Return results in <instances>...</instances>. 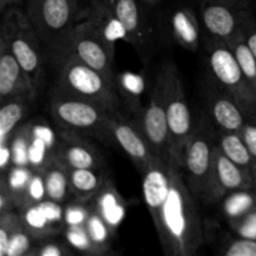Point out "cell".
Returning a JSON list of instances; mask_svg holds the SVG:
<instances>
[{
  "label": "cell",
  "instance_id": "cell-12",
  "mask_svg": "<svg viewBox=\"0 0 256 256\" xmlns=\"http://www.w3.org/2000/svg\"><path fill=\"white\" fill-rule=\"evenodd\" d=\"M215 145L208 132L196 128L188 140L182 152V169H185L189 179L190 190L198 196L205 198L210 182L214 160Z\"/></svg>",
  "mask_w": 256,
  "mask_h": 256
},
{
  "label": "cell",
  "instance_id": "cell-15",
  "mask_svg": "<svg viewBox=\"0 0 256 256\" xmlns=\"http://www.w3.org/2000/svg\"><path fill=\"white\" fill-rule=\"evenodd\" d=\"M55 158L68 170L104 169L105 165L102 152L76 132H64L56 144Z\"/></svg>",
  "mask_w": 256,
  "mask_h": 256
},
{
  "label": "cell",
  "instance_id": "cell-44",
  "mask_svg": "<svg viewBox=\"0 0 256 256\" xmlns=\"http://www.w3.org/2000/svg\"><path fill=\"white\" fill-rule=\"evenodd\" d=\"M12 166V155L10 149V142H0V169L2 174H6L8 170Z\"/></svg>",
  "mask_w": 256,
  "mask_h": 256
},
{
  "label": "cell",
  "instance_id": "cell-9",
  "mask_svg": "<svg viewBox=\"0 0 256 256\" xmlns=\"http://www.w3.org/2000/svg\"><path fill=\"white\" fill-rule=\"evenodd\" d=\"M75 58L88 66L102 72L110 82H115L114 54L105 46L102 40L82 22L72 30L66 42L59 52L50 60L54 68L65 58Z\"/></svg>",
  "mask_w": 256,
  "mask_h": 256
},
{
  "label": "cell",
  "instance_id": "cell-21",
  "mask_svg": "<svg viewBox=\"0 0 256 256\" xmlns=\"http://www.w3.org/2000/svg\"><path fill=\"white\" fill-rule=\"evenodd\" d=\"M90 202L92 209L102 218L115 234L126 216L128 205L110 178Z\"/></svg>",
  "mask_w": 256,
  "mask_h": 256
},
{
  "label": "cell",
  "instance_id": "cell-31",
  "mask_svg": "<svg viewBox=\"0 0 256 256\" xmlns=\"http://www.w3.org/2000/svg\"><path fill=\"white\" fill-rule=\"evenodd\" d=\"M228 44H229V46L234 52L245 78H246L248 82H250V85H252V89L256 92V58L254 56V54L249 49L246 42H244L240 32L234 39L230 40Z\"/></svg>",
  "mask_w": 256,
  "mask_h": 256
},
{
  "label": "cell",
  "instance_id": "cell-19",
  "mask_svg": "<svg viewBox=\"0 0 256 256\" xmlns=\"http://www.w3.org/2000/svg\"><path fill=\"white\" fill-rule=\"evenodd\" d=\"M0 96L2 102L22 96L30 100L26 76L4 42H0Z\"/></svg>",
  "mask_w": 256,
  "mask_h": 256
},
{
  "label": "cell",
  "instance_id": "cell-7",
  "mask_svg": "<svg viewBox=\"0 0 256 256\" xmlns=\"http://www.w3.org/2000/svg\"><path fill=\"white\" fill-rule=\"evenodd\" d=\"M50 112L55 124L62 132H89L100 138L112 112L86 100L54 94L50 102Z\"/></svg>",
  "mask_w": 256,
  "mask_h": 256
},
{
  "label": "cell",
  "instance_id": "cell-23",
  "mask_svg": "<svg viewBox=\"0 0 256 256\" xmlns=\"http://www.w3.org/2000/svg\"><path fill=\"white\" fill-rule=\"evenodd\" d=\"M56 144V138L49 125L45 122L30 124V168L35 172H42L54 159Z\"/></svg>",
  "mask_w": 256,
  "mask_h": 256
},
{
  "label": "cell",
  "instance_id": "cell-45",
  "mask_svg": "<svg viewBox=\"0 0 256 256\" xmlns=\"http://www.w3.org/2000/svg\"><path fill=\"white\" fill-rule=\"evenodd\" d=\"M20 0H0V8H2V12H5L6 9H9V8H12V6H16L18 4H19Z\"/></svg>",
  "mask_w": 256,
  "mask_h": 256
},
{
  "label": "cell",
  "instance_id": "cell-38",
  "mask_svg": "<svg viewBox=\"0 0 256 256\" xmlns=\"http://www.w3.org/2000/svg\"><path fill=\"white\" fill-rule=\"evenodd\" d=\"M230 228L238 238L256 240V208L239 219L230 220Z\"/></svg>",
  "mask_w": 256,
  "mask_h": 256
},
{
  "label": "cell",
  "instance_id": "cell-18",
  "mask_svg": "<svg viewBox=\"0 0 256 256\" xmlns=\"http://www.w3.org/2000/svg\"><path fill=\"white\" fill-rule=\"evenodd\" d=\"M206 108L209 115L219 129L222 132H240L246 124V114L240 105L226 94L220 90H209L206 92Z\"/></svg>",
  "mask_w": 256,
  "mask_h": 256
},
{
  "label": "cell",
  "instance_id": "cell-25",
  "mask_svg": "<svg viewBox=\"0 0 256 256\" xmlns=\"http://www.w3.org/2000/svg\"><path fill=\"white\" fill-rule=\"evenodd\" d=\"M42 174L46 188V199L62 204L69 198V194H72L69 170L54 156V159L42 170Z\"/></svg>",
  "mask_w": 256,
  "mask_h": 256
},
{
  "label": "cell",
  "instance_id": "cell-37",
  "mask_svg": "<svg viewBox=\"0 0 256 256\" xmlns=\"http://www.w3.org/2000/svg\"><path fill=\"white\" fill-rule=\"evenodd\" d=\"M34 239L35 238L25 229L12 232V236H10L9 245H8L5 256L29 255V252L34 248V245H32V240Z\"/></svg>",
  "mask_w": 256,
  "mask_h": 256
},
{
  "label": "cell",
  "instance_id": "cell-34",
  "mask_svg": "<svg viewBox=\"0 0 256 256\" xmlns=\"http://www.w3.org/2000/svg\"><path fill=\"white\" fill-rule=\"evenodd\" d=\"M65 242L74 250L90 255L105 254L88 234L85 226H65L64 230Z\"/></svg>",
  "mask_w": 256,
  "mask_h": 256
},
{
  "label": "cell",
  "instance_id": "cell-28",
  "mask_svg": "<svg viewBox=\"0 0 256 256\" xmlns=\"http://www.w3.org/2000/svg\"><path fill=\"white\" fill-rule=\"evenodd\" d=\"M256 208V192L252 189H238L230 192L222 199V214L235 220L248 214Z\"/></svg>",
  "mask_w": 256,
  "mask_h": 256
},
{
  "label": "cell",
  "instance_id": "cell-39",
  "mask_svg": "<svg viewBox=\"0 0 256 256\" xmlns=\"http://www.w3.org/2000/svg\"><path fill=\"white\" fill-rule=\"evenodd\" d=\"M72 248L66 242L46 240L40 244L34 245L28 256H66L72 252Z\"/></svg>",
  "mask_w": 256,
  "mask_h": 256
},
{
  "label": "cell",
  "instance_id": "cell-2",
  "mask_svg": "<svg viewBox=\"0 0 256 256\" xmlns=\"http://www.w3.org/2000/svg\"><path fill=\"white\" fill-rule=\"evenodd\" d=\"M90 2L82 0H29L26 15L44 48L46 62L62 50L72 30L86 19Z\"/></svg>",
  "mask_w": 256,
  "mask_h": 256
},
{
  "label": "cell",
  "instance_id": "cell-29",
  "mask_svg": "<svg viewBox=\"0 0 256 256\" xmlns=\"http://www.w3.org/2000/svg\"><path fill=\"white\" fill-rule=\"evenodd\" d=\"M28 98H14L2 102L0 110V142H6L12 139L25 114V102Z\"/></svg>",
  "mask_w": 256,
  "mask_h": 256
},
{
  "label": "cell",
  "instance_id": "cell-22",
  "mask_svg": "<svg viewBox=\"0 0 256 256\" xmlns=\"http://www.w3.org/2000/svg\"><path fill=\"white\" fill-rule=\"evenodd\" d=\"M115 88L122 105L136 119L144 112L142 96L146 89V76L144 72H115Z\"/></svg>",
  "mask_w": 256,
  "mask_h": 256
},
{
  "label": "cell",
  "instance_id": "cell-5",
  "mask_svg": "<svg viewBox=\"0 0 256 256\" xmlns=\"http://www.w3.org/2000/svg\"><path fill=\"white\" fill-rule=\"evenodd\" d=\"M208 64L218 86L240 105L246 116L256 115V92L245 78L229 44L212 40L209 45Z\"/></svg>",
  "mask_w": 256,
  "mask_h": 256
},
{
  "label": "cell",
  "instance_id": "cell-46",
  "mask_svg": "<svg viewBox=\"0 0 256 256\" xmlns=\"http://www.w3.org/2000/svg\"><path fill=\"white\" fill-rule=\"evenodd\" d=\"M140 2H142L146 8H154L155 5L159 4V2H162V0H140Z\"/></svg>",
  "mask_w": 256,
  "mask_h": 256
},
{
  "label": "cell",
  "instance_id": "cell-33",
  "mask_svg": "<svg viewBox=\"0 0 256 256\" xmlns=\"http://www.w3.org/2000/svg\"><path fill=\"white\" fill-rule=\"evenodd\" d=\"M12 155V165L30 166L29 146H30V124L19 126L9 140Z\"/></svg>",
  "mask_w": 256,
  "mask_h": 256
},
{
  "label": "cell",
  "instance_id": "cell-24",
  "mask_svg": "<svg viewBox=\"0 0 256 256\" xmlns=\"http://www.w3.org/2000/svg\"><path fill=\"white\" fill-rule=\"evenodd\" d=\"M69 179L70 190L75 199L92 202L109 179V175L104 169H72Z\"/></svg>",
  "mask_w": 256,
  "mask_h": 256
},
{
  "label": "cell",
  "instance_id": "cell-17",
  "mask_svg": "<svg viewBox=\"0 0 256 256\" xmlns=\"http://www.w3.org/2000/svg\"><path fill=\"white\" fill-rule=\"evenodd\" d=\"M89 14L84 22L102 44L115 54V46L119 40L129 42L126 30L115 16L106 0H89Z\"/></svg>",
  "mask_w": 256,
  "mask_h": 256
},
{
  "label": "cell",
  "instance_id": "cell-42",
  "mask_svg": "<svg viewBox=\"0 0 256 256\" xmlns=\"http://www.w3.org/2000/svg\"><path fill=\"white\" fill-rule=\"evenodd\" d=\"M239 32L256 58V22L252 19L250 14L248 15V18L242 22V26Z\"/></svg>",
  "mask_w": 256,
  "mask_h": 256
},
{
  "label": "cell",
  "instance_id": "cell-35",
  "mask_svg": "<svg viewBox=\"0 0 256 256\" xmlns=\"http://www.w3.org/2000/svg\"><path fill=\"white\" fill-rule=\"evenodd\" d=\"M90 202L78 200L69 202L64 206V225L65 226H84L88 218L92 214V206Z\"/></svg>",
  "mask_w": 256,
  "mask_h": 256
},
{
  "label": "cell",
  "instance_id": "cell-10",
  "mask_svg": "<svg viewBox=\"0 0 256 256\" xmlns=\"http://www.w3.org/2000/svg\"><path fill=\"white\" fill-rule=\"evenodd\" d=\"M100 138L118 145L142 174L158 159L139 124L125 118L120 110L110 112Z\"/></svg>",
  "mask_w": 256,
  "mask_h": 256
},
{
  "label": "cell",
  "instance_id": "cell-8",
  "mask_svg": "<svg viewBox=\"0 0 256 256\" xmlns=\"http://www.w3.org/2000/svg\"><path fill=\"white\" fill-rule=\"evenodd\" d=\"M136 122L152 149L154 150L155 155L160 159L170 162L172 144L166 114V86L162 66L152 84L149 104L144 108V112Z\"/></svg>",
  "mask_w": 256,
  "mask_h": 256
},
{
  "label": "cell",
  "instance_id": "cell-1",
  "mask_svg": "<svg viewBox=\"0 0 256 256\" xmlns=\"http://www.w3.org/2000/svg\"><path fill=\"white\" fill-rule=\"evenodd\" d=\"M172 184L168 199L154 222L160 244L166 255L190 256L204 244L202 215L194 194L186 185L182 169L170 160Z\"/></svg>",
  "mask_w": 256,
  "mask_h": 256
},
{
  "label": "cell",
  "instance_id": "cell-41",
  "mask_svg": "<svg viewBox=\"0 0 256 256\" xmlns=\"http://www.w3.org/2000/svg\"><path fill=\"white\" fill-rule=\"evenodd\" d=\"M250 154H252V162H254V178L256 186V122H246L242 130L240 132Z\"/></svg>",
  "mask_w": 256,
  "mask_h": 256
},
{
  "label": "cell",
  "instance_id": "cell-43",
  "mask_svg": "<svg viewBox=\"0 0 256 256\" xmlns=\"http://www.w3.org/2000/svg\"><path fill=\"white\" fill-rule=\"evenodd\" d=\"M16 208L14 196L10 192L9 188L6 186L4 178L2 176V182H0V214L9 210H14Z\"/></svg>",
  "mask_w": 256,
  "mask_h": 256
},
{
  "label": "cell",
  "instance_id": "cell-40",
  "mask_svg": "<svg viewBox=\"0 0 256 256\" xmlns=\"http://www.w3.org/2000/svg\"><path fill=\"white\" fill-rule=\"evenodd\" d=\"M225 256H256V240L238 238L225 246Z\"/></svg>",
  "mask_w": 256,
  "mask_h": 256
},
{
  "label": "cell",
  "instance_id": "cell-32",
  "mask_svg": "<svg viewBox=\"0 0 256 256\" xmlns=\"http://www.w3.org/2000/svg\"><path fill=\"white\" fill-rule=\"evenodd\" d=\"M84 226L92 242L106 254L110 249V239H112V235H115L109 228V225L92 209V214L89 215Z\"/></svg>",
  "mask_w": 256,
  "mask_h": 256
},
{
  "label": "cell",
  "instance_id": "cell-11",
  "mask_svg": "<svg viewBox=\"0 0 256 256\" xmlns=\"http://www.w3.org/2000/svg\"><path fill=\"white\" fill-rule=\"evenodd\" d=\"M205 30L214 40L229 42L239 34L250 14L249 0H199Z\"/></svg>",
  "mask_w": 256,
  "mask_h": 256
},
{
  "label": "cell",
  "instance_id": "cell-20",
  "mask_svg": "<svg viewBox=\"0 0 256 256\" xmlns=\"http://www.w3.org/2000/svg\"><path fill=\"white\" fill-rule=\"evenodd\" d=\"M165 25L172 39L184 49L195 52L199 48L200 26L195 12L189 8H178L169 12Z\"/></svg>",
  "mask_w": 256,
  "mask_h": 256
},
{
  "label": "cell",
  "instance_id": "cell-26",
  "mask_svg": "<svg viewBox=\"0 0 256 256\" xmlns=\"http://www.w3.org/2000/svg\"><path fill=\"white\" fill-rule=\"evenodd\" d=\"M218 145L232 162L245 170L250 176L254 178V162H252V154L240 132H224Z\"/></svg>",
  "mask_w": 256,
  "mask_h": 256
},
{
  "label": "cell",
  "instance_id": "cell-6",
  "mask_svg": "<svg viewBox=\"0 0 256 256\" xmlns=\"http://www.w3.org/2000/svg\"><path fill=\"white\" fill-rule=\"evenodd\" d=\"M166 86V114L172 144V159L182 166V152L188 140L196 130L192 110L185 96L182 75L176 65L168 62L162 65Z\"/></svg>",
  "mask_w": 256,
  "mask_h": 256
},
{
  "label": "cell",
  "instance_id": "cell-14",
  "mask_svg": "<svg viewBox=\"0 0 256 256\" xmlns=\"http://www.w3.org/2000/svg\"><path fill=\"white\" fill-rule=\"evenodd\" d=\"M254 186V178L232 162L222 152L219 145H215L212 175L205 199L219 202L228 192L238 189H252Z\"/></svg>",
  "mask_w": 256,
  "mask_h": 256
},
{
  "label": "cell",
  "instance_id": "cell-36",
  "mask_svg": "<svg viewBox=\"0 0 256 256\" xmlns=\"http://www.w3.org/2000/svg\"><path fill=\"white\" fill-rule=\"evenodd\" d=\"M45 199H46V188H45L44 174L42 172H34V175L28 185L26 192H25L22 206L20 209L39 204Z\"/></svg>",
  "mask_w": 256,
  "mask_h": 256
},
{
  "label": "cell",
  "instance_id": "cell-3",
  "mask_svg": "<svg viewBox=\"0 0 256 256\" xmlns=\"http://www.w3.org/2000/svg\"><path fill=\"white\" fill-rule=\"evenodd\" d=\"M0 42L8 45L19 62L29 84L30 100L36 99L44 85L46 56L26 12L18 6L5 10Z\"/></svg>",
  "mask_w": 256,
  "mask_h": 256
},
{
  "label": "cell",
  "instance_id": "cell-16",
  "mask_svg": "<svg viewBox=\"0 0 256 256\" xmlns=\"http://www.w3.org/2000/svg\"><path fill=\"white\" fill-rule=\"evenodd\" d=\"M170 162L158 158L142 172V195L152 222L159 219L170 192Z\"/></svg>",
  "mask_w": 256,
  "mask_h": 256
},
{
  "label": "cell",
  "instance_id": "cell-13",
  "mask_svg": "<svg viewBox=\"0 0 256 256\" xmlns=\"http://www.w3.org/2000/svg\"><path fill=\"white\" fill-rule=\"evenodd\" d=\"M115 16L125 28L132 45L142 60H146L155 42V25L148 16L140 0H106Z\"/></svg>",
  "mask_w": 256,
  "mask_h": 256
},
{
  "label": "cell",
  "instance_id": "cell-27",
  "mask_svg": "<svg viewBox=\"0 0 256 256\" xmlns=\"http://www.w3.org/2000/svg\"><path fill=\"white\" fill-rule=\"evenodd\" d=\"M20 212H22L20 215H22V226L35 239H46L52 235L58 234L62 230V228L55 226L54 224L49 222L39 204L22 208V209H20Z\"/></svg>",
  "mask_w": 256,
  "mask_h": 256
},
{
  "label": "cell",
  "instance_id": "cell-30",
  "mask_svg": "<svg viewBox=\"0 0 256 256\" xmlns=\"http://www.w3.org/2000/svg\"><path fill=\"white\" fill-rule=\"evenodd\" d=\"M35 170L30 166H19V165H12L6 174H2L6 186L9 188L10 192L14 196L16 208L20 209L22 206L25 192H26L28 185L34 175Z\"/></svg>",
  "mask_w": 256,
  "mask_h": 256
},
{
  "label": "cell",
  "instance_id": "cell-4",
  "mask_svg": "<svg viewBox=\"0 0 256 256\" xmlns=\"http://www.w3.org/2000/svg\"><path fill=\"white\" fill-rule=\"evenodd\" d=\"M54 69L56 70L55 94L86 100L110 112L120 110L122 102L115 82L98 70L70 56L62 59Z\"/></svg>",
  "mask_w": 256,
  "mask_h": 256
}]
</instances>
